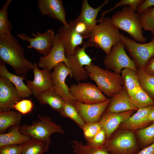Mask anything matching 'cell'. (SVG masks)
<instances>
[{
  "label": "cell",
  "mask_w": 154,
  "mask_h": 154,
  "mask_svg": "<svg viewBox=\"0 0 154 154\" xmlns=\"http://www.w3.org/2000/svg\"><path fill=\"white\" fill-rule=\"evenodd\" d=\"M0 62L9 65L16 75L25 78L34 67V63L26 58L24 48L11 33L0 36Z\"/></svg>",
  "instance_id": "cell-1"
},
{
  "label": "cell",
  "mask_w": 154,
  "mask_h": 154,
  "mask_svg": "<svg viewBox=\"0 0 154 154\" xmlns=\"http://www.w3.org/2000/svg\"><path fill=\"white\" fill-rule=\"evenodd\" d=\"M111 19L116 27L127 32L135 41L140 43L146 42L140 14L129 6L123 7L115 13Z\"/></svg>",
  "instance_id": "cell-2"
},
{
  "label": "cell",
  "mask_w": 154,
  "mask_h": 154,
  "mask_svg": "<svg viewBox=\"0 0 154 154\" xmlns=\"http://www.w3.org/2000/svg\"><path fill=\"white\" fill-rule=\"evenodd\" d=\"M100 24L93 28L87 38L88 41L108 54L112 48L121 41L119 29L113 23L111 18L104 17Z\"/></svg>",
  "instance_id": "cell-3"
},
{
  "label": "cell",
  "mask_w": 154,
  "mask_h": 154,
  "mask_svg": "<svg viewBox=\"0 0 154 154\" xmlns=\"http://www.w3.org/2000/svg\"><path fill=\"white\" fill-rule=\"evenodd\" d=\"M84 68L90 79L96 82L98 87L107 97L110 98L123 89L121 74L104 69L92 62L89 66H85Z\"/></svg>",
  "instance_id": "cell-4"
},
{
  "label": "cell",
  "mask_w": 154,
  "mask_h": 154,
  "mask_svg": "<svg viewBox=\"0 0 154 154\" xmlns=\"http://www.w3.org/2000/svg\"><path fill=\"white\" fill-rule=\"evenodd\" d=\"M38 116L39 120L33 121L31 125H20L19 130L22 134L28 136L31 139L42 142L48 149L51 142L50 135L55 133L62 134L64 131L61 125L51 120L50 117L42 116L40 114Z\"/></svg>",
  "instance_id": "cell-5"
},
{
  "label": "cell",
  "mask_w": 154,
  "mask_h": 154,
  "mask_svg": "<svg viewBox=\"0 0 154 154\" xmlns=\"http://www.w3.org/2000/svg\"><path fill=\"white\" fill-rule=\"evenodd\" d=\"M103 148L110 154H137L139 149L133 131L123 129L114 133Z\"/></svg>",
  "instance_id": "cell-6"
},
{
  "label": "cell",
  "mask_w": 154,
  "mask_h": 154,
  "mask_svg": "<svg viewBox=\"0 0 154 154\" xmlns=\"http://www.w3.org/2000/svg\"><path fill=\"white\" fill-rule=\"evenodd\" d=\"M82 44V47L78 46L76 48L72 54L66 56L70 77L77 81L85 80L89 77L83 66L90 65L93 59L86 52V48L89 47L97 48L96 45L88 40L83 42Z\"/></svg>",
  "instance_id": "cell-7"
},
{
  "label": "cell",
  "mask_w": 154,
  "mask_h": 154,
  "mask_svg": "<svg viewBox=\"0 0 154 154\" xmlns=\"http://www.w3.org/2000/svg\"><path fill=\"white\" fill-rule=\"evenodd\" d=\"M121 40L124 44L137 69H143L147 62L154 56V38L146 43H140L120 33Z\"/></svg>",
  "instance_id": "cell-8"
},
{
  "label": "cell",
  "mask_w": 154,
  "mask_h": 154,
  "mask_svg": "<svg viewBox=\"0 0 154 154\" xmlns=\"http://www.w3.org/2000/svg\"><path fill=\"white\" fill-rule=\"evenodd\" d=\"M125 48V45L121 41L112 47L109 53L106 54L103 60L107 69L120 74L122 69L126 68L137 71L135 62L128 56Z\"/></svg>",
  "instance_id": "cell-9"
},
{
  "label": "cell",
  "mask_w": 154,
  "mask_h": 154,
  "mask_svg": "<svg viewBox=\"0 0 154 154\" xmlns=\"http://www.w3.org/2000/svg\"><path fill=\"white\" fill-rule=\"evenodd\" d=\"M69 90L76 101L86 104L101 103L109 99L97 86L90 82L72 84L69 87Z\"/></svg>",
  "instance_id": "cell-10"
},
{
  "label": "cell",
  "mask_w": 154,
  "mask_h": 154,
  "mask_svg": "<svg viewBox=\"0 0 154 154\" xmlns=\"http://www.w3.org/2000/svg\"><path fill=\"white\" fill-rule=\"evenodd\" d=\"M70 73L66 64L61 62L53 68L51 73V78L53 88L56 93L65 102L74 104L76 100L70 94L69 87L66 83V78Z\"/></svg>",
  "instance_id": "cell-11"
},
{
  "label": "cell",
  "mask_w": 154,
  "mask_h": 154,
  "mask_svg": "<svg viewBox=\"0 0 154 154\" xmlns=\"http://www.w3.org/2000/svg\"><path fill=\"white\" fill-rule=\"evenodd\" d=\"M34 38H31L21 33L17 34L18 37L21 39L29 42L28 49L33 48L44 56L47 55L51 51L53 45L55 35L54 30L48 29L45 32H37V34L31 33Z\"/></svg>",
  "instance_id": "cell-12"
},
{
  "label": "cell",
  "mask_w": 154,
  "mask_h": 154,
  "mask_svg": "<svg viewBox=\"0 0 154 154\" xmlns=\"http://www.w3.org/2000/svg\"><path fill=\"white\" fill-rule=\"evenodd\" d=\"M61 62L64 63L68 67L64 48L57 33L55 35L52 47L50 52L46 56H40L37 64L38 67L51 72L55 66Z\"/></svg>",
  "instance_id": "cell-13"
},
{
  "label": "cell",
  "mask_w": 154,
  "mask_h": 154,
  "mask_svg": "<svg viewBox=\"0 0 154 154\" xmlns=\"http://www.w3.org/2000/svg\"><path fill=\"white\" fill-rule=\"evenodd\" d=\"M109 98L104 102L86 104L76 101L74 105L85 123L99 121L110 101Z\"/></svg>",
  "instance_id": "cell-14"
},
{
  "label": "cell",
  "mask_w": 154,
  "mask_h": 154,
  "mask_svg": "<svg viewBox=\"0 0 154 154\" xmlns=\"http://www.w3.org/2000/svg\"><path fill=\"white\" fill-rule=\"evenodd\" d=\"M22 99L13 84L7 78L0 76V111L11 110Z\"/></svg>",
  "instance_id": "cell-15"
},
{
  "label": "cell",
  "mask_w": 154,
  "mask_h": 154,
  "mask_svg": "<svg viewBox=\"0 0 154 154\" xmlns=\"http://www.w3.org/2000/svg\"><path fill=\"white\" fill-rule=\"evenodd\" d=\"M33 63L34 80H27L26 83L36 98L42 92L53 88V84L50 72L45 69L40 70L38 67L37 63Z\"/></svg>",
  "instance_id": "cell-16"
},
{
  "label": "cell",
  "mask_w": 154,
  "mask_h": 154,
  "mask_svg": "<svg viewBox=\"0 0 154 154\" xmlns=\"http://www.w3.org/2000/svg\"><path fill=\"white\" fill-rule=\"evenodd\" d=\"M37 6L42 16H48L59 21L68 27L66 19V13L62 0H38Z\"/></svg>",
  "instance_id": "cell-17"
},
{
  "label": "cell",
  "mask_w": 154,
  "mask_h": 154,
  "mask_svg": "<svg viewBox=\"0 0 154 154\" xmlns=\"http://www.w3.org/2000/svg\"><path fill=\"white\" fill-rule=\"evenodd\" d=\"M135 111L129 110L120 113L106 112L102 116L99 122L104 131L108 139L119 127L121 124L128 118Z\"/></svg>",
  "instance_id": "cell-18"
},
{
  "label": "cell",
  "mask_w": 154,
  "mask_h": 154,
  "mask_svg": "<svg viewBox=\"0 0 154 154\" xmlns=\"http://www.w3.org/2000/svg\"><path fill=\"white\" fill-rule=\"evenodd\" d=\"M57 33L64 47L65 56L72 54L76 48L82 44L86 38L63 25L59 28Z\"/></svg>",
  "instance_id": "cell-19"
},
{
  "label": "cell",
  "mask_w": 154,
  "mask_h": 154,
  "mask_svg": "<svg viewBox=\"0 0 154 154\" xmlns=\"http://www.w3.org/2000/svg\"><path fill=\"white\" fill-rule=\"evenodd\" d=\"M106 112L120 113L129 110L137 111L138 109L131 103L127 92L123 89L113 95Z\"/></svg>",
  "instance_id": "cell-20"
},
{
  "label": "cell",
  "mask_w": 154,
  "mask_h": 154,
  "mask_svg": "<svg viewBox=\"0 0 154 154\" xmlns=\"http://www.w3.org/2000/svg\"><path fill=\"white\" fill-rule=\"evenodd\" d=\"M153 106L139 109L128 118L122 122L119 127L120 129L135 131L145 127L150 123L147 120V116Z\"/></svg>",
  "instance_id": "cell-21"
},
{
  "label": "cell",
  "mask_w": 154,
  "mask_h": 154,
  "mask_svg": "<svg viewBox=\"0 0 154 154\" xmlns=\"http://www.w3.org/2000/svg\"><path fill=\"white\" fill-rule=\"evenodd\" d=\"M0 75L7 78L13 84L22 100L33 94L32 91L23 82V80L26 78L10 73L7 69L5 64L0 62Z\"/></svg>",
  "instance_id": "cell-22"
},
{
  "label": "cell",
  "mask_w": 154,
  "mask_h": 154,
  "mask_svg": "<svg viewBox=\"0 0 154 154\" xmlns=\"http://www.w3.org/2000/svg\"><path fill=\"white\" fill-rule=\"evenodd\" d=\"M36 98L42 105L48 104L53 110L60 112L65 102L56 94L53 88L41 93Z\"/></svg>",
  "instance_id": "cell-23"
},
{
  "label": "cell",
  "mask_w": 154,
  "mask_h": 154,
  "mask_svg": "<svg viewBox=\"0 0 154 154\" xmlns=\"http://www.w3.org/2000/svg\"><path fill=\"white\" fill-rule=\"evenodd\" d=\"M19 126H14L7 133L0 134V147L21 145L31 139L29 136L22 134L20 132Z\"/></svg>",
  "instance_id": "cell-24"
},
{
  "label": "cell",
  "mask_w": 154,
  "mask_h": 154,
  "mask_svg": "<svg viewBox=\"0 0 154 154\" xmlns=\"http://www.w3.org/2000/svg\"><path fill=\"white\" fill-rule=\"evenodd\" d=\"M110 1L105 0L101 5L96 8H94L89 5L87 0H82L81 11L77 17L88 23L93 28L97 25L96 19L98 13L102 11L103 6L108 3Z\"/></svg>",
  "instance_id": "cell-25"
},
{
  "label": "cell",
  "mask_w": 154,
  "mask_h": 154,
  "mask_svg": "<svg viewBox=\"0 0 154 154\" xmlns=\"http://www.w3.org/2000/svg\"><path fill=\"white\" fill-rule=\"evenodd\" d=\"M121 75L123 88L129 97L139 86L137 71L128 68H125L122 70Z\"/></svg>",
  "instance_id": "cell-26"
},
{
  "label": "cell",
  "mask_w": 154,
  "mask_h": 154,
  "mask_svg": "<svg viewBox=\"0 0 154 154\" xmlns=\"http://www.w3.org/2000/svg\"><path fill=\"white\" fill-rule=\"evenodd\" d=\"M21 114L13 110L0 111V132L4 133L11 126L20 125Z\"/></svg>",
  "instance_id": "cell-27"
},
{
  "label": "cell",
  "mask_w": 154,
  "mask_h": 154,
  "mask_svg": "<svg viewBox=\"0 0 154 154\" xmlns=\"http://www.w3.org/2000/svg\"><path fill=\"white\" fill-rule=\"evenodd\" d=\"M129 97L132 104L138 109L154 105V100L140 86Z\"/></svg>",
  "instance_id": "cell-28"
},
{
  "label": "cell",
  "mask_w": 154,
  "mask_h": 154,
  "mask_svg": "<svg viewBox=\"0 0 154 154\" xmlns=\"http://www.w3.org/2000/svg\"><path fill=\"white\" fill-rule=\"evenodd\" d=\"M140 87L154 100V76L146 73L143 69H137Z\"/></svg>",
  "instance_id": "cell-29"
},
{
  "label": "cell",
  "mask_w": 154,
  "mask_h": 154,
  "mask_svg": "<svg viewBox=\"0 0 154 154\" xmlns=\"http://www.w3.org/2000/svg\"><path fill=\"white\" fill-rule=\"evenodd\" d=\"M22 145L21 154H43L48 149L42 142L34 139H31Z\"/></svg>",
  "instance_id": "cell-30"
},
{
  "label": "cell",
  "mask_w": 154,
  "mask_h": 154,
  "mask_svg": "<svg viewBox=\"0 0 154 154\" xmlns=\"http://www.w3.org/2000/svg\"><path fill=\"white\" fill-rule=\"evenodd\" d=\"M71 145L74 153L76 154H110L103 148H98L85 145L82 142L77 140L72 141Z\"/></svg>",
  "instance_id": "cell-31"
},
{
  "label": "cell",
  "mask_w": 154,
  "mask_h": 154,
  "mask_svg": "<svg viewBox=\"0 0 154 154\" xmlns=\"http://www.w3.org/2000/svg\"><path fill=\"white\" fill-rule=\"evenodd\" d=\"M152 122L149 126L135 131L143 148L154 142V122Z\"/></svg>",
  "instance_id": "cell-32"
},
{
  "label": "cell",
  "mask_w": 154,
  "mask_h": 154,
  "mask_svg": "<svg viewBox=\"0 0 154 154\" xmlns=\"http://www.w3.org/2000/svg\"><path fill=\"white\" fill-rule=\"evenodd\" d=\"M59 113L62 116L69 118L73 120L82 130L85 123L74 104L65 102Z\"/></svg>",
  "instance_id": "cell-33"
},
{
  "label": "cell",
  "mask_w": 154,
  "mask_h": 154,
  "mask_svg": "<svg viewBox=\"0 0 154 154\" xmlns=\"http://www.w3.org/2000/svg\"><path fill=\"white\" fill-rule=\"evenodd\" d=\"M12 0H7L0 9V36L11 33L13 25L8 18V8Z\"/></svg>",
  "instance_id": "cell-34"
},
{
  "label": "cell",
  "mask_w": 154,
  "mask_h": 154,
  "mask_svg": "<svg viewBox=\"0 0 154 154\" xmlns=\"http://www.w3.org/2000/svg\"><path fill=\"white\" fill-rule=\"evenodd\" d=\"M68 27L77 33L87 38L91 33L92 28L88 23L78 19L70 21Z\"/></svg>",
  "instance_id": "cell-35"
},
{
  "label": "cell",
  "mask_w": 154,
  "mask_h": 154,
  "mask_svg": "<svg viewBox=\"0 0 154 154\" xmlns=\"http://www.w3.org/2000/svg\"><path fill=\"white\" fill-rule=\"evenodd\" d=\"M143 30L150 31L154 38V7L140 13Z\"/></svg>",
  "instance_id": "cell-36"
},
{
  "label": "cell",
  "mask_w": 154,
  "mask_h": 154,
  "mask_svg": "<svg viewBox=\"0 0 154 154\" xmlns=\"http://www.w3.org/2000/svg\"><path fill=\"white\" fill-rule=\"evenodd\" d=\"M102 129L99 121L85 123L82 130L86 140L88 141L92 138Z\"/></svg>",
  "instance_id": "cell-37"
},
{
  "label": "cell",
  "mask_w": 154,
  "mask_h": 154,
  "mask_svg": "<svg viewBox=\"0 0 154 154\" xmlns=\"http://www.w3.org/2000/svg\"><path fill=\"white\" fill-rule=\"evenodd\" d=\"M143 1V0H121L117 2L113 7L109 10L103 12L101 14V18L97 20V22H100L104 18V16L106 13L120 7L128 5L136 11L137 8Z\"/></svg>",
  "instance_id": "cell-38"
},
{
  "label": "cell",
  "mask_w": 154,
  "mask_h": 154,
  "mask_svg": "<svg viewBox=\"0 0 154 154\" xmlns=\"http://www.w3.org/2000/svg\"><path fill=\"white\" fill-rule=\"evenodd\" d=\"M34 107L30 99H23L17 102L13 106V109L21 114L25 115L31 112Z\"/></svg>",
  "instance_id": "cell-39"
},
{
  "label": "cell",
  "mask_w": 154,
  "mask_h": 154,
  "mask_svg": "<svg viewBox=\"0 0 154 154\" xmlns=\"http://www.w3.org/2000/svg\"><path fill=\"white\" fill-rule=\"evenodd\" d=\"M106 141L104 131L102 129L92 139L87 141V145L98 148H103Z\"/></svg>",
  "instance_id": "cell-40"
},
{
  "label": "cell",
  "mask_w": 154,
  "mask_h": 154,
  "mask_svg": "<svg viewBox=\"0 0 154 154\" xmlns=\"http://www.w3.org/2000/svg\"><path fill=\"white\" fill-rule=\"evenodd\" d=\"M22 144L7 145L0 147V154H21Z\"/></svg>",
  "instance_id": "cell-41"
},
{
  "label": "cell",
  "mask_w": 154,
  "mask_h": 154,
  "mask_svg": "<svg viewBox=\"0 0 154 154\" xmlns=\"http://www.w3.org/2000/svg\"><path fill=\"white\" fill-rule=\"evenodd\" d=\"M154 6V0H143V2L137 8L136 12L139 13L147 9Z\"/></svg>",
  "instance_id": "cell-42"
},
{
  "label": "cell",
  "mask_w": 154,
  "mask_h": 154,
  "mask_svg": "<svg viewBox=\"0 0 154 154\" xmlns=\"http://www.w3.org/2000/svg\"><path fill=\"white\" fill-rule=\"evenodd\" d=\"M143 70L147 74L154 76V56L147 62Z\"/></svg>",
  "instance_id": "cell-43"
},
{
  "label": "cell",
  "mask_w": 154,
  "mask_h": 154,
  "mask_svg": "<svg viewBox=\"0 0 154 154\" xmlns=\"http://www.w3.org/2000/svg\"><path fill=\"white\" fill-rule=\"evenodd\" d=\"M137 154H154V142L142 149Z\"/></svg>",
  "instance_id": "cell-44"
},
{
  "label": "cell",
  "mask_w": 154,
  "mask_h": 154,
  "mask_svg": "<svg viewBox=\"0 0 154 154\" xmlns=\"http://www.w3.org/2000/svg\"><path fill=\"white\" fill-rule=\"evenodd\" d=\"M147 119L149 123L154 122V105L148 114Z\"/></svg>",
  "instance_id": "cell-45"
},
{
  "label": "cell",
  "mask_w": 154,
  "mask_h": 154,
  "mask_svg": "<svg viewBox=\"0 0 154 154\" xmlns=\"http://www.w3.org/2000/svg\"></svg>",
  "instance_id": "cell-46"
}]
</instances>
